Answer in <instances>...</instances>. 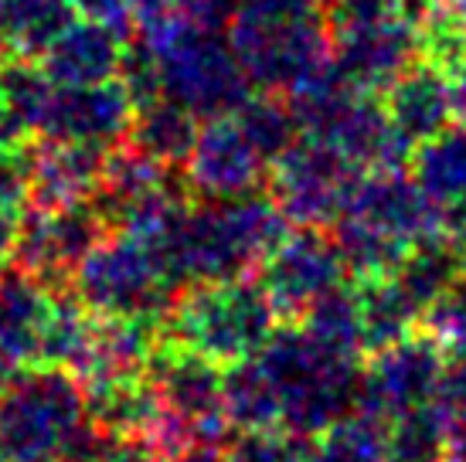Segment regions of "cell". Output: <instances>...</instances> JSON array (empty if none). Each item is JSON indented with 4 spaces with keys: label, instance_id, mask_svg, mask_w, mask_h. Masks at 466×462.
<instances>
[{
    "label": "cell",
    "instance_id": "obj_2",
    "mask_svg": "<svg viewBox=\"0 0 466 462\" xmlns=\"http://www.w3.org/2000/svg\"><path fill=\"white\" fill-rule=\"evenodd\" d=\"M157 58L160 95H167L195 116L232 113L248 99L252 82L242 72L225 31L170 14L164 25L140 35Z\"/></svg>",
    "mask_w": 466,
    "mask_h": 462
},
{
    "label": "cell",
    "instance_id": "obj_15",
    "mask_svg": "<svg viewBox=\"0 0 466 462\" xmlns=\"http://www.w3.org/2000/svg\"><path fill=\"white\" fill-rule=\"evenodd\" d=\"M31 197V146L0 150V211L14 215Z\"/></svg>",
    "mask_w": 466,
    "mask_h": 462
},
{
    "label": "cell",
    "instance_id": "obj_4",
    "mask_svg": "<svg viewBox=\"0 0 466 462\" xmlns=\"http://www.w3.org/2000/svg\"><path fill=\"white\" fill-rule=\"evenodd\" d=\"M133 119V99L116 78L96 85H55L48 109L41 116V140L89 143L109 150L127 136Z\"/></svg>",
    "mask_w": 466,
    "mask_h": 462
},
{
    "label": "cell",
    "instance_id": "obj_20",
    "mask_svg": "<svg viewBox=\"0 0 466 462\" xmlns=\"http://www.w3.org/2000/svg\"><path fill=\"white\" fill-rule=\"evenodd\" d=\"M14 238H17V228H14V218L7 215V211H0V258L7 256V248L14 245Z\"/></svg>",
    "mask_w": 466,
    "mask_h": 462
},
{
    "label": "cell",
    "instance_id": "obj_7",
    "mask_svg": "<svg viewBox=\"0 0 466 462\" xmlns=\"http://www.w3.org/2000/svg\"><path fill=\"white\" fill-rule=\"evenodd\" d=\"M103 160V146L38 140L31 146V197L41 207L76 205L99 184Z\"/></svg>",
    "mask_w": 466,
    "mask_h": 462
},
{
    "label": "cell",
    "instance_id": "obj_9",
    "mask_svg": "<svg viewBox=\"0 0 466 462\" xmlns=\"http://www.w3.org/2000/svg\"><path fill=\"white\" fill-rule=\"evenodd\" d=\"M389 116L405 133H436L450 119V78L426 58H415L409 68H401L395 82L385 89Z\"/></svg>",
    "mask_w": 466,
    "mask_h": 462
},
{
    "label": "cell",
    "instance_id": "obj_22",
    "mask_svg": "<svg viewBox=\"0 0 466 462\" xmlns=\"http://www.w3.org/2000/svg\"><path fill=\"white\" fill-rule=\"evenodd\" d=\"M11 45H7V41H4V38H0V68H4V62H7V58H11Z\"/></svg>",
    "mask_w": 466,
    "mask_h": 462
},
{
    "label": "cell",
    "instance_id": "obj_1",
    "mask_svg": "<svg viewBox=\"0 0 466 462\" xmlns=\"http://www.w3.org/2000/svg\"><path fill=\"white\" fill-rule=\"evenodd\" d=\"M225 38L262 92H293L330 62L324 7L313 0H238Z\"/></svg>",
    "mask_w": 466,
    "mask_h": 462
},
{
    "label": "cell",
    "instance_id": "obj_11",
    "mask_svg": "<svg viewBox=\"0 0 466 462\" xmlns=\"http://www.w3.org/2000/svg\"><path fill=\"white\" fill-rule=\"evenodd\" d=\"M72 17L68 0H0V38L14 55L38 58Z\"/></svg>",
    "mask_w": 466,
    "mask_h": 462
},
{
    "label": "cell",
    "instance_id": "obj_17",
    "mask_svg": "<svg viewBox=\"0 0 466 462\" xmlns=\"http://www.w3.org/2000/svg\"><path fill=\"white\" fill-rule=\"evenodd\" d=\"M27 133H31V129L21 123V116L14 113L11 105L0 99V150H17V146H27Z\"/></svg>",
    "mask_w": 466,
    "mask_h": 462
},
{
    "label": "cell",
    "instance_id": "obj_12",
    "mask_svg": "<svg viewBox=\"0 0 466 462\" xmlns=\"http://www.w3.org/2000/svg\"><path fill=\"white\" fill-rule=\"evenodd\" d=\"M55 309L35 286L0 283V350L4 354H27L38 350L48 334V320Z\"/></svg>",
    "mask_w": 466,
    "mask_h": 462
},
{
    "label": "cell",
    "instance_id": "obj_18",
    "mask_svg": "<svg viewBox=\"0 0 466 462\" xmlns=\"http://www.w3.org/2000/svg\"><path fill=\"white\" fill-rule=\"evenodd\" d=\"M450 103H453V113H460L466 119V58L450 72Z\"/></svg>",
    "mask_w": 466,
    "mask_h": 462
},
{
    "label": "cell",
    "instance_id": "obj_19",
    "mask_svg": "<svg viewBox=\"0 0 466 462\" xmlns=\"http://www.w3.org/2000/svg\"><path fill=\"white\" fill-rule=\"evenodd\" d=\"M170 7H174V14H184V17H191V21H201V25L215 27L211 25V0H170Z\"/></svg>",
    "mask_w": 466,
    "mask_h": 462
},
{
    "label": "cell",
    "instance_id": "obj_8",
    "mask_svg": "<svg viewBox=\"0 0 466 462\" xmlns=\"http://www.w3.org/2000/svg\"><path fill=\"white\" fill-rule=\"evenodd\" d=\"M99 211L76 205L62 207H41V215L25 225V256L31 266L38 269H52V266H68L82 258L99 238Z\"/></svg>",
    "mask_w": 466,
    "mask_h": 462
},
{
    "label": "cell",
    "instance_id": "obj_5",
    "mask_svg": "<svg viewBox=\"0 0 466 462\" xmlns=\"http://www.w3.org/2000/svg\"><path fill=\"white\" fill-rule=\"evenodd\" d=\"M330 58L354 89L378 95L395 82L401 68L419 58V35L409 17H395L344 38H330Z\"/></svg>",
    "mask_w": 466,
    "mask_h": 462
},
{
    "label": "cell",
    "instance_id": "obj_3",
    "mask_svg": "<svg viewBox=\"0 0 466 462\" xmlns=\"http://www.w3.org/2000/svg\"><path fill=\"white\" fill-rule=\"evenodd\" d=\"M78 422V395L62 377L17 385L0 408V452L14 462H38L66 446Z\"/></svg>",
    "mask_w": 466,
    "mask_h": 462
},
{
    "label": "cell",
    "instance_id": "obj_13",
    "mask_svg": "<svg viewBox=\"0 0 466 462\" xmlns=\"http://www.w3.org/2000/svg\"><path fill=\"white\" fill-rule=\"evenodd\" d=\"M55 92V82L45 75L38 58L27 55H11L4 68H0V99L11 105L14 113L21 116L31 133L38 129L41 116L48 109V99Z\"/></svg>",
    "mask_w": 466,
    "mask_h": 462
},
{
    "label": "cell",
    "instance_id": "obj_23",
    "mask_svg": "<svg viewBox=\"0 0 466 462\" xmlns=\"http://www.w3.org/2000/svg\"><path fill=\"white\" fill-rule=\"evenodd\" d=\"M313 4H317V7H327V4H330V0H313Z\"/></svg>",
    "mask_w": 466,
    "mask_h": 462
},
{
    "label": "cell",
    "instance_id": "obj_14",
    "mask_svg": "<svg viewBox=\"0 0 466 462\" xmlns=\"http://www.w3.org/2000/svg\"><path fill=\"white\" fill-rule=\"evenodd\" d=\"M248 136L238 129V123L215 119L195 140V167L201 177L225 180L246 170L248 160Z\"/></svg>",
    "mask_w": 466,
    "mask_h": 462
},
{
    "label": "cell",
    "instance_id": "obj_6",
    "mask_svg": "<svg viewBox=\"0 0 466 462\" xmlns=\"http://www.w3.org/2000/svg\"><path fill=\"white\" fill-rule=\"evenodd\" d=\"M123 41L127 38L96 21L72 17L38 55V62L55 85H96L116 78Z\"/></svg>",
    "mask_w": 466,
    "mask_h": 462
},
{
    "label": "cell",
    "instance_id": "obj_21",
    "mask_svg": "<svg viewBox=\"0 0 466 462\" xmlns=\"http://www.w3.org/2000/svg\"><path fill=\"white\" fill-rule=\"evenodd\" d=\"M440 4H442V7H446L450 14H456V17H460V21L466 25V0H440Z\"/></svg>",
    "mask_w": 466,
    "mask_h": 462
},
{
    "label": "cell",
    "instance_id": "obj_24",
    "mask_svg": "<svg viewBox=\"0 0 466 462\" xmlns=\"http://www.w3.org/2000/svg\"><path fill=\"white\" fill-rule=\"evenodd\" d=\"M0 377H4V371H0Z\"/></svg>",
    "mask_w": 466,
    "mask_h": 462
},
{
    "label": "cell",
    "instance_id": "obj_10",
    "mask_svg": "<svg viewBox=\"0 0 466 462\" xmlns=\"http://www.w3.org/2000/svg\"><path fill=\"white\" fill-rule=\"evenodd\" d=\"M127 136L133 150L147 154L150 160H181L184 154L195 150L198 116L167 95H157L150 103L133 105Z\"/></svg>",
    "mask_w": 466,
    "mask_h": 462
},
{
    "label": "cell",
    "instance_id": "obj_16",
    "mask_svg": "<svg viewBox=\"0 0 466 462\" xmlns=\"http://www.w3.org/2000/svg\"><path fill=\"white\" fill-rule=\"evenodd\" d=\"M76 17L116 31L119 38H133V4L130 0H68Z\"/></svg>",
    "mask_w": 466,
    "mask_h": 462
}]
</instances>
